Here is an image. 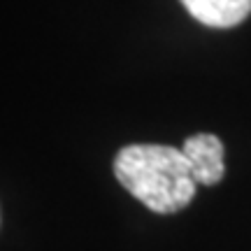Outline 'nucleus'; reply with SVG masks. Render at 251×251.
<instances>
[{
  "instance_id": "f257e3e1",
  "label": "nucleus",
  "mask_w": 251,
  "mask_h": 251,
  "mask_svg": "<svg viewBox=\"0 0 251 251\" xmlns=\"http://www.w3.org/2000/svg\"><path fill=\"white\" fill-rule=\"evenodd\" d=\"M121 186L158 214H175L196 198L198 181L186 153L168 144H128L114 158Z\"/></svg>"
},
{
  "instance_id": "f03ea898",
  "label": "nucleus",
  "mask_w": 251,
  "mask_h": 251,
  "mask_svg": "<svg viewBox=\"0 0 251 251\" xmlns=\"http://www.w3.org/2000/svg\"><path fill=\"white\" fill-rule=\"evenodd\" d=\"M181 151L186 153L191 170L198 184L202 186H214L224 179V142L212 133H198L186 137V142L181 147Z\"/></svg>"
},
{
  "instance_id": "7ed1b4c3",
  "label": "nucleus",
  "mask_w": 251,
  "mask_h": 251,
  "mask_svg": "<svg viewBox=\"0 0 251 251\" xmlns=\"http://www.w3.org/2000/svg\"><path fill=\"white\" fill-rule=\"evenodd\" d=\"M191 17L212 28H233L251 14V0H181Z\"/></svg>"
}]
</instances>
